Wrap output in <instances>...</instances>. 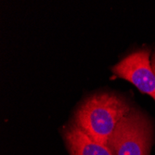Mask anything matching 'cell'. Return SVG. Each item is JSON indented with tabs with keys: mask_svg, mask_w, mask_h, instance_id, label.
<instances>
[{
	"mask_svg": "<svg viewBox=\"0 0 155 155\" xmlns=\"http://www.w3.org/2000/svg\"><path fill=\"white\" fill-rule=\"evenodd\" d=\"M112 72L155 101V74L150 61V49L143 48L129 54L112 67Z\"/></svg>",
	"mask_w": 155,
	"mask_h": 155,
	"instance_id": "3",
	"label": "cell"
},
{
	"mask_svg": "<svg viewBox=\"0 0 155 155\" xmlns=\"http://www.w3.org/2000/svg\"><path fill=\"white\" fill-rule=\"evenodd\" d=\"M132 110L124 98L114 93H97L77 108L74 124L97 142L107 145L121 120Z\"/></svg>",
	"mask_w": 155,
	"mask_h": 155,
	"instance_id": "1",
	"label": "cell"
},
{
	"mask_svg": "<svg viewBox=\"0 0 155 155\" xmlns=\"http://www.w3.org/2000/svg\"><path fill=\"white\" fill-rule=\"evenodd\" d=\"M150 65H151V68H152V71H153V73L155 74V52L152 55V59H151V61H150Z\"/></svg>",
	"mask_w": 155,
	"mask_h": 155,
	"instance_id": "5",
	"label": "cell"
},
{
	"mask_svg": "<svg viewBox=\"0 0 155 155\" xmlns=\"http://www.w3.org/2000/svg\"><path fill=\"white\" fill-rule=\"evenodd\" d=\"M63 137L71 155H114L108 145L93 139L74 123L65 126Z\"/></svg>",
	"mask_w": 155,
	"mask_h": 155,
	"instance_id": "4",
	"label": "cell"
},
{
	"mask_svg": "<svg viewBox=\"0 0 155 155\" xmlns=\"http://www.w3.org/2000/svg\"><path fill=\"white\" fill-rule=\"evenodd\" d=\"M151 126L147 118L132 110L118 124L108 141L114 155H149Z\"/></svg>",
	"mask_w": 155,
	"mask_h": 155,
	"instance_id": "2",
	"label": "cell"
}]
</instances>
